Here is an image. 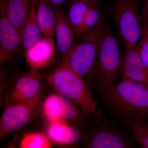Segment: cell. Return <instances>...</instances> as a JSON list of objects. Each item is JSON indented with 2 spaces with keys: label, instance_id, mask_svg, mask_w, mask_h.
Returning a JSON list of instances; mask_svg holds the SVG:
<instances>
[{
  "label": "cell",
  "instance_id": "3",
  "mask_svg": "<svg viewBox=\"0 0 148 148\" xmlns=\"http://www.w3.org/2000/svg\"><path fill=\"white\" fill-rule=\"evenodd\" d=\"M106 12L103 11L98 25L79 38L70 53L63 60L85 80H92L94 78L106 25Z\"/></svg>",
  "mask_w": 148,
  "mask_h": 148
},
{
  "label": "cell",
  "instance_id": "19",
  "mask_svg": "<svg viewBox=\"0 0 148 148\" xmlns=\"http://www.w3.org/2000/svg\"><path fill=\"white\" fill-rule=\"evenodd\" d=\"M141 148H148V120L141 116L130 120L125 125Z\"/></svg>",
  "mask_w": 148,
  "mask_h": 148
},
{
  "label": "cell",
  "instance_id": "7",
  "mask_svg": "<svg viewBox=\"0 0 148 148\" xmlns=\"http://www.w3.org/2000/svg\"><path fill=\"white\" fill-rule=\"evenodd\" d=\"M43 98L41 90L32 99L5 107L0 121L1 140L25 127L42 103Z\"/></svg>",
  "mask_w": 148,
  "mask_h": 148
},
{
  "label": "cell",
  "instance_id": "2",
  "mask_svg": "<svg viewBox=\"0 0 148 148\" xmlns=\"http://www.w3.org/2000/svg\"><path fill=\"white\" fill-rule=\"evenodd\" d=\"M47 80L55 92L75 103L86 115L98 116L102 114L86 81L66 61L49 74Z\"/></svg>",
  "mask_w": 148,
  "mask_h": 148
},
{
  "label": "cell",
  "instance_id": "22",
  "mask_svg": "<svg viewBox=\"0 0 148 148\" xmlns=\"http://www.w3.org/2000/svg\"><path fill=\"white\" fill-rule=\"evenodd\" d=\"M137 49L140 58L148 69V14H143L141 36Z\"/></svg>",
  "mask_w": 148,
  "mask_h": 148
},
{
  "label": "cell",
  "instance_id": "24",
  "mask_svg": "<svg viewBox=\"0 0 148 148\" xmlns=\"http://www.w3.org/2000/svg\"><path fill=\"white\" fill-rule=\"evenodd\" d=\"M141 12L142 14H148V0H146L145 4L141 10Z\"/></svg>",
  "mask_w": 148,
  "mask_h": 148
},
{
  "label": "cell",
  "instance_id": "5",
  "mask_svg": "<svg viewBox=\"0 0 148 148\" xmlns=\"http://www.w3.org/2000/svg\"><path fill=\"white\" fill-rule=\"evenodd\" d=\"M89 135L83 145L88 148H138V143L127 127H121L103 114L94 116Z\"/></svg>",
  "mask_w": 148,
  "mask_h": 148
},
{
  "label": "cell",
  "instance_id": "9",
  "mask_svg": "<svg viewBox=\"0 0 148 148\" xmlns=\"http://www.w3.org/2000/svg\"><path fill=\"white\" fill-rule=\"evenodd\" d=\"M83 119L71 124L49 123L45 134L53 143L64 147H77L83 145L89 135L91 121Z\"/></svg>",
  "mask_w": 148,
  "mask_h": 148
},
{
  "label": "cell",
  "instance_id": "17",
  "mask_svg": "<svg viewBox=\"0 0 148 148\" xmlns=\"http://www.w3.org/2000/svg\"><path fill=\"white\" fill-rule=\"evenodd\" d=\"M94 4L82 0H71L68 3L65 15L75 35L77 36L86 14Z\"/></svg>",
  "mask_w": 148,
  "mask_h": 148
},
{
  "label": "cell",
  "instance_id": "18",
  "mask_svg": "<svg viewBox=\"0 0 148 148\" xmlns=\"http://www.w3.org/2000/svg\"><path fill=\"white\" fill-rule=\"evenodd\" d=\"M41 34L36 15V3L32 0L22 38V47L25 51L40 38Z\"/></svg>",
  "mask_w": 148,
  "mask_h": 148
},
{
  "label": "cell",
  "instance_id": "12",
  "mask_svg": "<svg viewBox=\"0 0 148 148\" xmlns=\"http://www.w3.org/2000/svg\"><path fill=\"white\" fill-rule=\"evenodd\" d=\"M121 75L122 78L148 86V69L139 56L137 46L125 47L123 53Z\"/></svg>",
  "mask_w": 148,
  "mask_h": 148
},
{
  "label": "cell",
  "instance_id": "16",
  "mask_svg": "<svg viewBox=\"0 0 148 148\" xmlns=\"http://www.w3.org/2000/svg\"><path fill=\"white\" fill-rule=\"evenodd\" d=\"M32 0H5L7 15L18 30L22 41L25 23Z\"/></svg>",
  "mask_w": 148,
  "mask_h": 148
},
{
  "label": "cell",
  "instance_id": "4",
  "mask_svg": "<svg viewBox=\"0 0 148 148\" xmlns=\"http://www.w3.org/2000/svg\"><path fill=\"white\" fill-rule=\"evenodd\" d=\"M122 55L117 36L106 24L93 79L94 88L100 96L112 86L120 75Z\"/></svg>",
  "mask_w": 148,
  "mask_h": 148
},
{
  "label": "cell",
  "instance_id": "20",
  "mask_svg": "<svg viewBox=\"0 0 148 148\" xmlns=\"http://www.w3.org/2000/svg\"><path fill=\"white\" fill-rule=\"evenodd\" d=\"M52 141L45 133L32 132L26 133L19 143L21 148H49L52 146Z\"/></svg>",
  "mask_w": 148,
  "mask_h": 148
},
{
  "label": "cell",
  "instance_id": "21",
  "mask_svg": "<svg viewBox=\"0 0 148 148\" xmlns=\"http://www.w3.org/2000/svg\"><path fill=\"white\" fill-rule=\"evenodd\" d=\"M100 4H94L88 11L77 36L78 38L94 28L101 21L103 12H101L99 10Z\"/></svg>",
  "mask_w": 148,
  "mask_h": 148
},
{
  "label": "cell",
  "instance_id": "8",
  "mask_svg": "<svg viewBox=\"0 0 148 148\" xmlns=\"http://www.w3.org/2000/svg\"><path fill=\"white\" fill-rule=\"evenodd\" d=\"M43 114L49 123H75L87 116L79 107L56 92L48 95L42 102Z\"/></svg>",
  "mask_w": 148,
  "mask_h": 148
},
{
  "label": "cell",
  "instance_id": "14",
  "mask_svg": "<svg viewBox=\"0 0 148 148\" xmlns=\"http://www.w3.org/2000/svg\"><path fill=\"white\" fill-rule=\"evenodd\" d=\"M55 12L56 21L54 35L56 39V47L63 60L67 57L75 44V34L61 8H56Z\"/></svg>",
  "mask_w": 148,
  "mask_h": 148
},
{
  "label": "cell",
  "instance_id": "11",
  "mask_svg": "<svg viewBox=\"0 0 148 148\" xmlns=\"http://www.w3.org/2000/svg\"><path fill=\"white\" fill-rule=\"evenodd\" d=\"M22 41L18 30L7 15L5 0H0V61L8 62L21 50Z\"/></svg>",
  "mask_w": 148,
  "mask_h": 148
},
{
  "label": "cell",
  "instance_id": "15",
  "mask_svg": "<svg viewBox=\"0 0 148 148\" xmlns=\"http://www.w3.org/2000/svg\"><path fill=\"white\" fill-rule=\"evenodd\" d=\"M37 22L44 37L54 39L56 21L55 8L45 0H34Z\"/></svg>",
  "mask_w": 148,
  "mask_h": 148
},
{
  "label": "cell",
  "instance_id": "1",
  "mask_svg": "<svg viewBox=\"0 0 148 148\" xmlns=\"http://www.w3.org/2000/svg\"><path fill=\"white\" fill-rule=\"evenodd\" d=\"M100 96L107 110L124 125L136 117L148 120V86L145 85L122 78Z\"/></svg>",
  "mask_w": 148,
  "mask_h": 148
},
{
  "label": "cell",
  "instance_id": "25",
  "mask_svg": "<svg viewBox=\"0 0 148 148\" xmlns=\"http://www.w3.org/2000/svg\"><path fill=\"white\" fill-rule=\"evenodd\" d=\"M82 1L88 2L95 3H101V1L103 0H82Z\"/></svg>",
  "mask_w": 148,
  "mask_h": 148
},
{
  "label": "cell",
  "instance_id": "23",
  "mask_svg": "<svg viewBox=\"0 0 148 148\" xmlns=\"http://www.w3.org/2000/svg\"><path fill=\"white\" fill-rule=\"evenodd\" d=\"M54 8L60 7L62 5L67 2L68 0H45Z\"/></svg>",
  "mask_w": 148,
  "mask_h": 148
},
{
  "label": "cell",
  "instance_id": "13",
  "mask_svg": "<svg viewBox=\"0 0 148 148\" xmlns=\"http://www.w3.org/2000/svg\"><path fill=\"white\" fill-rule=\"evenodd\" d=\"M54 39L40 38L25 51L27 63L32 69H42L47 66L54 57Z\"/></svg>",
  "mask_w": 148,
  "mask_h": 148
},
{
  "label": "cell",
  "instance_id": "10",
  "mask_svg": "<svg viewBox=\"0 0 148 148\" xmlns=\"http://www.w3.org/2000/svg\"><path fill=\"white\" fill-rule=\"evenodd\" d=\"M41 79L42 75L37 69H32L22 74L7 91L5 107L34 97L41 90Z\"/></svg>",
  "mask_w": 148,
  "mask_h": 148
},
{
  "label": "cell",
  "instance_id": "6",
  "mask_svg": "<svg viewBox=\"0 0 148 148\" xmlns=\"http://www.w3.org/2000/svg\"><path fill=\"white\" fill-rule=\"evenodd\" d=\"M141 10L140 0H114L112 13L118 34L125 47L136 46L140 40Z\"/></svg>",
  "mask_w": 148,
  "mask_h": 148
}]
</instances>
